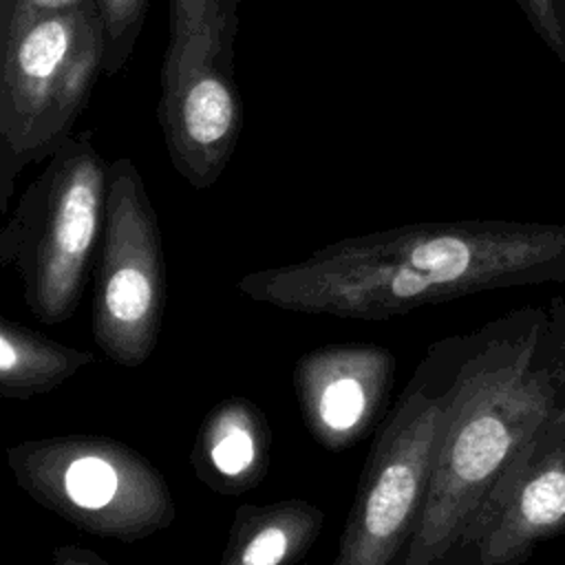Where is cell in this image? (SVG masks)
<instances>
[{
  "instance_id": "15",
  "label": "cell",
  "mask_w": 565,
  "mask_h": 565,
  "mask_svg": "<svg viewBox=\"0 0 565 565\" xmlns=\"http://www.w3.org/2000/svg\"><path fill=\"white\" fill-rule=\"evenodd\" d=\"M532 31L565 64V4L563 0H514Z\"/></svg>"
},
{
  "instance_id": "20",
  "label": "cell",
  "mask_w": 565,
  "mask_h": 565,
  "mask_svg": "<svg viewBox=\"0 0 565 565\" xmlns=\"http://www.w3.org/2000/svg\"><path fill=\"white\" fill-rule=\"evenodd\" d=\"M298 565H307V563H298Z\"/></svg>"
},
{
  "instance_id": "9",
  "label": "cell",
  "mask_w": 565,
  "mask_h": 565,
  "mask_svg": "<svg viewBox=\"0 0 565 565\" xmlns=\"http://www.w3.org/2000/svg\"><path fill=\"white\" fill-rule=\"evenodd\" d=\"M159 119L174 170L196 190L210 188L243 130L232 66L207 55L166 57Z\"/></svg>"
},
{
  "instance_id": "6",
  "label": "cell",
  "mask_w": 565,
  "mask_h": 565,
  "mask_svg": "<svg viewBox=\"0 0 565 565\" xmlns=\"http://www.w3.org/2000/svg\"><path fill=\"white\" fill-rule=\"evenodd\" d=\"M106 190L108 161L86 130L62 141L11 210L22 296L44 324L66 322L77 309L102 243Z\"/></svg>"
},
{
  "instance_id": "19",
  "label": "cell",
  "mask_w": 565,
  "mask_h": 565,
  "mask_svg": "<svg viewBox=\"0 0 565 565\" xmlns=\"http://www.w3.org/2000/svg\"><path fill=\"white\" fill-rule=\"evenodd\" d=\"M15 249H18L15 232L9 223H2L0 225V269L15 260Z\"/></svg>"
},
{
  "instance_id": "21",
  "label": "cell",
  "mask_w": 565,
  "mask_h": 565,
  "mask_svg": "<svg viewBox=\"0 0 565 565\" xmlns=\"http://www.w3.org/2000/svg\"><path fill=\"white\" fill-rule=\"evenodd\" d=\"M0 565H4V563H2V561H0Z\"/></svg>"
},
{
  "instance_id": "3",
  "label": "cell",
  "mask_w": 565,
  "mask_h": 565,
  "mask_svg": "<svg viewBox=\"0 0 565 565\" xmlns=\"http://www.w3.org/2000/svg\"><path fill=\"white\" fill-rule=\"evenodd\" d=\"M475 333L433 342L375 428L331 565H395L419 523L441 424Z\"/></svg>"
},
{
  "instance_id": "8",
  "label": "cell",
  "mask_w": 565,
  "mask_h": 565,
  "mask_svg": "<svg viewBox=\"0 0 565 565\" xmlns=\"http://www.w3.org/2000/svg\"><path fill=\"white\" fill-rule=\"evenodd\" d=\"M565 532V402L503 472L441 565H521Z\"/></svg>"
},
{
  "instance_id": "7",
  "label": "cell",
  "mask_w": 565,
  "mask_h": 565,
  "mask_svg": "<svg viewBox=\"0 0 565 565\" xmlns=\"http://www.w3.org/2000/svg\"><path fill=\"white\" fill-rule=\"evenodd\" d=\"M166 305V258L157 212L132 159L108 163L90 329L119 366H141L154 351Z\"/></svg>"
},
{
  "instance_id": "18",
  "label": "cell",
  "mask_w": 565,
  "mask_h": 565,
  "mask_svg": "<svg viewBox=\"0 0 565 565\" xmlns=\"http://www.w3.org/2000/svg\"><path fill=\"white\" fill-rule=\"evenodd\" d=\"M545 324L552 338L558 342V347L565 353V294L554 296L545 307Z\"/></svg>"
},
{
  "instance_id": "12",
  "label": "cell",
  "mask_w": 565,
  "mask_h": 565,
  "mask_svg": "<svg viewBox=\"0 0 565 565\" xmlns=\"http://www.w3.org/2000/svg\"><path fill=\"white\" fill-rule=\"evenodd\" d=\"M324 512L305 499L236 508L218 565H298L316 545Z\"/></svg>"
},
{
  "instance_id": "2",
  "label": "cell",
  "mask_w": 565,
  "mask_h": 565,
  "mask_svg": "<svg viewBox=\"0 0 565 565\" xmlns=\"http://www.w3.org/2000/svg\"><path fill=\"white\" fill-rule=\"evenodd\" d=\"M472 333L426 503L395 565H441L503 472L565 402V353L543 307H519Z\"/></svg>"
},
{
  "instance_id": "1",
  "label": "cell",
  "mask_w": 565,
  "mask_h": 565,
  "mask_svg": "<svg viewBox=\"0 0 565 565\" xmlns=\"http://www.w3.org/2000/svg\"><path fill=\"white\" fill-rule=\"evenodd\" d=\"M565 282V223L461 218L349 236L249 271L238 291L285 311L388 320L461 296Z\"/></svg>"
},
{
  "instance_id": "4",
  "label": "cell",
  "mask_w": 565,
  "mask_h": 565,
  "mask_svg": "<svg viewBox=\"0 0 565 565\" xmlns=\"http://www.w3.org/2000/svg\"><path fill=\"white\" fill-rule=\"evenodd\" d=\"M95 0L38 13L0 38V225L24 168L46 161L104 73Z\"/></svg>"
},
{
  "instance_id": "14",
  "label": "cell",
  "mask_w": 565,
  "mask_h": 565,
  "mask_svg": "<svg viewBox=\"0 0 565 565\" xmlns=\"http://www.w3.org/2000/svg\"><path fill=\"white\" fill-rule=\"evenodd\" d=\"M150 0H95L104 38V75H115L128 62Z\"/></svg>"
},
{
  "instance_id": "11",
  "label": "cell",
  "mask_w": 565,
  "mask_h": 565,
  "mask_svg": "<svg viewBox=\"0 0 565 565\" xmlns=\"http://www.w3.org/2000/svg\"><path fill=\"white\" fill-rule=\"evenodd\" d=\"M271 439L267 417L252 399L227 397L207 411L196 430L192 470L216 494L249 492L269 470Z\"/></svg>"
},
{
  "instance_id": "10",
  "label": "cell",
  "mask_w": 565,
  "mask_h": 565,
  "mask_svg": "<svg viewBox=\"0 0 565 565\" xmlns=\"http://www.w3.org/2000/svg\"><path fill=\"white\" fill-rule=\"evenodd\" d=\"M395 355L375 342L327 344L298 358L291 384L309 435L340 452L364 439L386 415Z\"/></svg>"
},
{
  "instance_id": "16",
  "label": "cell",
  "mask_w": 565,
  "mask_h": 565,
  "mask_svg": "<svg viewBox=\"0 0 565 565\" xmlns=\"http://www.w3.org/2000/svg\"><path fill=\"white\" fill-rule=\"evenodd\" d=\"M93 0H0V38L18 22L29 20L38 13L64 11L88 4Z\"/></svg>"
},
{
  "instance_id": "17",
  "label": "cell",
  "mask_w": 565,
  "mask_h": 565,
  "mask_svg": "<svg viewBox=\"0 0 565 565\" xmlns=\"http://www.w3.org/2000/svg\"><path fill=\"white\" fill-rule=\"evenodd\" d=\"M53 565H110L102 554L82 545H55L51 552Z\"/></svg>"
},
{
  "instance_id": "5",
  "label": "cell",
  "mask_w": 565,
  "mask_h": 565,
  "mask_svg": "<svg viewBox=\"0 0 565 565\" xmlns=\"http://www.w3.org/2000/svg\"><path fill=\"white\" fill-rule=\"evenodd\" d=\"M18 488L73 527L121 543L172 525L177 505L163 475L139 450L104 435H51L4 450Z\"/></svg>"
},
{
  "instance_id": "13",
  "label": "cell",
  "mask_w": 565,
  "mask_h": 565,
  "mask_svg": "<svg viewBox=\"0 0 565 565\" xmlns=\"http://www.w3.org/2000/svg\"><path fill=\"white\" fill-rule=\"evenodd\" d=\"M93 360L90 351L22 329L0 316V397L46 395Z\"/></svg>"
}]
</instances>
